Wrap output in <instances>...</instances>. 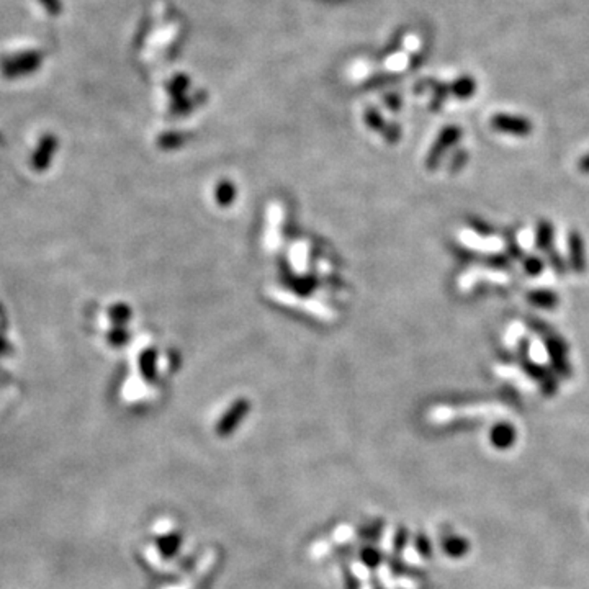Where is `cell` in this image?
Segmentation results:
<instances>
[{
	"label": "cell",
	"mask_w": 589,
	"mask_h": 589,
	"mask_svg": "<svg viewBox=\"0 0 589 589\" xmlns=\"http://www.w3.org/2000/svg\"><path fill=\"white\" fill-rule=\"evenodd\" d=\"M491 126L496 129V131L504 133V135L511 136H529L532 133V122L525 117H519V115H509V113H497L491 118Z\"/></svg>",
	"instance_id": "cell-1"
},
{
	"label": "cell",
	"mask_w": 589,
	"mask_h": 589,
	"mask_svg": "<svg viewBox=\"0 0 589 589\" xmlns=\"http://www.w3.org/2000/svg\"><path fill=\"white\" fill-rule=\"evenodd\" d=\"M544 342H545V349H547L550 362H552L553 370L563 378L572 375V367H569L568 356H567L568 349L563 339L558 337L557 334L553 333V334H550V336L544 337Z\"/></svg>",
	"instance_id": "cell-2"
},
{
	"label": "cell",
	"mask_w": 589,
	"mask_h": 589,
	"mask_svg": "<svg viewBox=\"0 0 589 589\" xmlns=\"http://www.w3.org/2000/svg\"><path fill=\"white\" fill-rule=\"evenodd\" d=\"M521 357H522V368H524V372L528 373L532 380L540 383L545 396H553L558 390V383L557 380H555V377L552 375V373H550V370H547V368L542 365H539V363L532 362L528 356H521Z\"/></svg>",
	"instance_id": "cell-3"
},
{
	"label": "cell",
	"mask_w": 589,
	"mask_h": 589,
	"mask_svg": "<svg viewBox=\"0 0 589 589\" xmlns=\"http://www.w3.org/2000/svg\"><path fill=\"white\" fill-rule=\"evenodd\" d=\"M568 249H569V264L572 269L578 274H583L586 270V254H584V242L581 234L578 231H572L568 238Z\"/></svg>",
	"instance_id": "cell-4"
},
{
	"label": "cell",
	"mask_w": 589,
	"mask_h": 589,
	"mask_svg": "<svg viewBox=\"0 0 589 589\" xmlns=\"http://www.w3.org/2000/svg\"><path fill=\"white\" fill-rule=\"evenodd\" d=\"M516 439H517V432H516V428L512 424L500 423V424L493 426V429L490 432V440H491L493 447H495V449H497V450L511 449L512 445H514Z\"/></svg>",
	"instance_id": "cell-5"
},
{
	"label": "cell",
	"mask_w": 589,
	"mask_h": 589,
	"mask_svg": "<svg viewBox=\"0 0 589 589\" xmlns=\"http://www.w3.org/2000/svg\"><path fill=\"white\" fill-rule=\"evenodd\" d=\"M460 136H462V133H460V129H458V128L450 126L447 129H444V133H442V135H440L439 141H437V146H435L434 151L430 152V159H429L430 164H432V166L437 164L439 159H440V156H442V152L447 151L449 147L452 146L453 143L457 141Z\"/></svg>",
	"instance_id": "cell-6"
},
{
	"label": "cell",
	"mask_w": 589,
	"mask_h": 589,
	"mask_svg": "<svg viewBox=\"0 0 589 589\" xmlns=\"http://www.w3.org/2000/svg\"><path fill=\"white\" fill-rule=\"evenodd\" d=\"M528 300L532 306L542 310H553L560 305L558 295L552 290H534L528 293Z\"/></svg>",
	"instance_id": "cell-7"
},
{
	"label": "cell",
	"mask_w": 589,
	"mask_h": 589,
	"mask_svg": "<svg viewBox=\"0 0 589 589\" xmlns=\"http://www.w3.org/2000/svg\"><path fill=\"white\" fill-rule=\"evenodd\" d=\"M553 244V224L547 221V219H542L537 224V231H535V246H537L540 251L548 252V249L552 247Z\"/></svg>",
	"instance_id": "cell-8"
},
{
	"label": "cell",
	"mask_w": 589,
	"mask_h": 589,
	"mask_svg": "<svg viewBox=\"0 0 589 589\" xmlns=\"http://www.w3.org/2000/svg\"><path fill=\"white\" fill-rule=\"evenodd\" d=\"M442 548L444 552L450 555V557L453 558H458V557H463V555L468 553V548H470V545L465 539L462 537H457V535H450L442 542Z\"/></svg>",
	"instance_id": "cell-9"
},
{
	"label": "cell",
	"mask_w": 589,
	"mask_h": 589,
	"mask_svg": "<svg viewBox=\"0 0 589 589\" xmlns=\"http://www.w3.org/2000/svg\"><path fill=\"white\" fill-rule=\"evenodd\" d=\"M475 89H477V84H475V80H473L472 78H462V79H458L457 82H455V85H453L455 95H457V97H460V99L472 97V95L475 94Z\"/></svg>",
	"instance_id": "cell-10"
},
{
	"label": "cell",
	"mask_w": 589,
	"mask_h": 589,
	"mask_svg": "<svg viewBox=\"0 0 589 589\" xmlns=\"http://www.w3.org/2000/svg\"><path fill=\"white\" fill-rule=\"evenodd\" d=\"M522 266H524L525 274L530 277H539L544 272V267H545L542 259L535 257V256H528L522 259Z\"/></svg>",
	"instance_id": "cell-11"
},
{
	"label": "cell",
	"mask_w": 589,
	"mask_h": 589,
	"mask_svg": "<svg viewBox=\"0 0 589 589\" xmlns=\"http://www.w3.org/2000/svg\"><path fill=\"white\" fill-rule=\"evenodd\" d=\"M528 324H529V328L532 329L534 333L540 334V336H542V337H547V336H550V334L555 333L553 329H552V326H548L547 323H544V321H540V319L528 318Z\"/></svg>",
	"instance_id": "cell-12"
},
{
	"label": "cell",
	"mask_w": 589,
	"mask_h": 589,
	"mask_svg": "<svg viewBox=\"0 0 589 589\" xmlns=\"http://www.w3.org/2000/svg\"><path fill=\"white\" fill-rule=\"evenodd\" d=\"M483 264L493 267V269H506V267H509V261H507L506 256H501V254H493V256H485Z\"/></svg>",
	"instance_id": "cell-13"
},
{
	"label": "cell",
	"mask_w": 589,
	"mask_h": 589,
	"mask_svg": "<svg viewBox=\"0 0 589 589\" xmlns=\"http://www.w3.org/2000/svg\"><path fill=\"white\" fill-rule=\"evenodd\" d=\"M548 262H550V266H552V269L557 272V275L560 277L565 275V272H567V266H565L563 259L560 257V254L552 251V249H550V252H548Z\"/></svg>",
	"instance_id": "cell-14"
},
{
	"label": "cell",
	"mask_w": 589,
	"mask_h": 589,
	"mask_svg": "<svg viewBox=\"0 0 589 589\" xmlns=\"http://www.w3.org/2000/svg\"><path fill=\"white\" fill-rule=\"evenodd\" d=\"M470 224H472L473 229H475L477 233L481 234V236H491L493 231H495V229H493V226H490V224H488V223L480 221V219H472Z\"/></svg>",
	"instance_id": "cell-15"
},
{
	"label": "cell",
	"mask_w": 589,
	"mask_h": 589,
	"mask_svg": "<svg viewBox=\"0 0 589 589\" xmlns=\"http://www.w3.org/2000/svg\"><path fill=\"white\" fill-rule=\"evenodd\" d=\"M506 246H507V252H509V256L512 259H522V251H521V247L514 242V239L507 236L506 238Z\"/></svg>",
	"instance_id": "cell-16"
},
{
	"label": "cell",
	"mask_w": 589,
	"mask_h": 589,
	"mask_svg": "<svg viewBox=\"0 0 589 589\" xmlns=\"http://www.w3.org/2000/svg\"><path fill=\"white\" fill-rule=\"evenodd\" d=\"M578 167H579V170L583 172V174H589V152H588V154H584L581 159H579Z\"/></svg>",
	"instance_id": "cell-17"
}]
</instances>
